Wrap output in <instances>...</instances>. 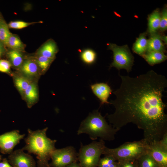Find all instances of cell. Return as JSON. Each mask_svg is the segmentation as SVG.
<instances>
[{
    "label": "cell",
    "instance_id": "obj_22",
    "mask_svg": "<svg viewBox=\"0 0 167 167\" xmlns=\"http://www.w3.org/2000/svg\"><path fill=\"white\" fill-rule=\"evenodd\" d=\"M14 81L16 88L23 96L29 84L33 81L20 74L14 77Z\"/></svg>",
    "mask_w": 167,
    "mask_h": 167
},
{
    "label": "cell",
    "instance_id": "obj_5",
    "mask_svg": "<svg viewBox=\"0 0 167 167\" xmlns=\"http://www.w3.org/2000/svg\"><path fill=\"white\" fill-rule=\"evenodd\" d=\"M104 141H93L90 143L83 145L81 143L78 153V160L81 167H96L100 156L105 147Z\"/></svg>",
    "mask_w": 167,
    "mask_h": 167
},
{
    "label": "cell",
    "instance_id": "obj_23",
    "mask_svg": "<svg viewBox=\"0 0 167 167\" xmlns=\"http://www.w3.org/2000/svg\"><path fill=\"white\" fill-rule=\"evenodd\" d=\"M137 160L138 167H160L152 156L148 152L142 155Z\"/></svg>",
    "mask_w": 167,
    "mask_h": 167
},
{
    "label": "cell",
    "instance_id": "obj_34",
    "mask_svg": "<svg viewBox=\"0 0 167 167\" xmlns=\"http://www.w3.org/2000/svg\"><path fill=\"white\" fill-rule=\"evenodd\" d=\"M65 167H81L79 164L77 163L76 162L73 163Z\"/></svg>",
    "mask_w": 167,
    "mask_h": 167
},
{
    "label": "cell",
    "instance_id": "obj_33",
    "mask_svg": "<svg viewBox=\"0 0 167 167\" xmlns=\"http://www.w3.org/2000/svg\"><path fill=\"white\" fill-rule=\"evenodd\" d=\"M0 167H13L9 162L6 158L2 159V161L0 162Z\"/></svg>",
    "mask_w": 167,
    "mask_h": 167
},
{
    "label": "cell",
    "instance_id": "obj_24",
    "mask_svg": "<svg viewBox=\"0 0 167 167\" xmlns=\"http://www.w3.org/2000/svg\"><path fill=\"white\" fill-rule=\"evenodd\" d=\"M11 34L10 31L8 24L2 15L0 17V41L5 45Z\"/></svg>",
    "mask_w": 167,
    "mask_h": 167
},
{
    "label": "cell",
    "instance_id": "obj_11",
    "mask_svg": "<svg viewBox=\"0 0 167 167\" xmlns=\"http://www.w3.org/2000/svg\"><path fill=\"white\" fill-rule=\"evenodd\" d=\"M147 152L152 156L160 167H167V150L161 146L159 141L148 144Z\"/></svg>",
    "mask_w": 167,
    "mask_h": 167
},
{
    "label": "cell",
    "instance_id": "obj_32",
    "mask_svg": "<svg viewBox=\"0 0 167 167\" xmlns=\"http://www.w3.org/2000/svg\"><path fill=\"white\" fill-rule=\"evenodd\" d=\"M5 44L0 41V59L4 56H5L7 50Z\"/></svg>",
    "mask_w": 167,
    "mask_h": 167
},
{
    "label": "cell",
    "instance_id": "obj_31",
    "mask_svg": "<svg viewBox=\"0 0 167 167\" xmlns=\"http://www.w3.org/2000/svg\"><path fill=\"white\" fill-rule=\"evenodd\" d=\"M159 143L162 148L167 150V133L164 135Z\"/></svg>",
    "mask_w": 167,
    "mask_h": 167
},
{
    "label": "cell",
    "instance_id": "obj_15",
    "mask_svg": "<svg viewBox=\"0 0 167 167\" xmlns=\"http://www.w3.org/2000/svg\"><path fill=\"white\" fill-rule=\"evenodd\" d=\"M24 53L20 51L8 49L5 56L12 66L18 69L21 66L26 57Z\"/></svg>",
    "mask_w": 167,
    "mask_h": 167
},
{
    "label": "cell",
    "instance_id": "obj_29",
    "mask_svg": "<svg viewBox=\"0 0 167 167\" xmlns=\"http://www.w3.org/2000/svg\"><path fill=\"white\" fill-rule=\"evenodd\" d=\"M159 28L161 31L167 28V10L166 8L163 10L161 15Z\"/></svg>",
    "mask_w": 167,
    "mask_h": 167
},
{
    "label": "cell",
    "instance_id": "obj_2",
    "mask_svg": "<svg viewBox=\"0 0 167 167\" xmlns=\"http://www.w3.org/2000/svg\"><path fill=\"white\" fill-rule=\"evenodd\" d=\"M48 127L33 131L28 130V135L25 139L26 144L22 149L36 156L37 167H50L49 161L53 152L56 149V140L48 138L46 135Z\"/></svg>",
    "mask_w": 167,
    "mask_h": 167
},
{
    "label": "cell",
    "instance_id": "obj_36",
    "mask_svg": "<svg viewBox=\"0 0 167 167\" xmlns=\"http://www.w3.org/2000/svg\"><path fill=\"white\" fill-rule=\"evenodd\" d=\"M161 39L162 41H163L165 43V44H167V36H161Z\"/></svg>",
    "mask_w": 167,
    "mask_h": 167
},
{
    "label": "cell",
    "instance_id": "obj_1",
    "mask_svg": "<svg viewBox=\"0 0 167 167\" xmlns=\"http://www.w3.org/2000/svg\"><path fill=\"white\" fill-rule=\"evenodd\" d=\"M119 76L120 85L113 92L116 98L109 102L115 111L106 114L108 120L119 131L128 123L135 125L148 144L160 141L167 133V105L162 100L165 77L153 70L135 77Z\"/></svg>",
    "mask_w": 167,
    "mask_h": 167
},
{
    "label": "cell",
    "instance_id": "obj_27",
    "mask_svg": "<svg viewBox=\"0 0 167 167\" xmlns=\"http://www.w3.org/2000/svg\"><path fill=\"white\" fill-rule=\"evenodd\" d=\"M116 161L113 156L105 155V156L100 158L98 162L97 167H109L113 163Z\"/></svg>",
    "mask_w": 167,
    "mask_h": 167
},
{
    "label": "cell",
    "instance_id": "obj_20",
    "mask_svg": "<svg viewBox=\"0 0 167 167\" xmlns=\"http://www.w3.org/2000/svg\"><path fill=\"white\" fill-rule=\"evenodd\" d=\"M30 57L37 64L41 74H43L46 72L54 60L35 54Z\"/></svg>",
    "mask_w": 167,
    "mask_h": 167
},
{
    "label": "cell",
    "instance_id": "obj_7",
    "mask_svg": "<svg viewBox=\"0 0 167 167\" xmlns=\"http://www.w3.org/2000/svg\"><path fill=\"white\" fill-rule=\"evenodd\" d=\"M50 167H65L78 160V153L72 146L56 149L52 153Z\"/></svg>",
    "mask_w": 167,
    "mask_h": 167
},
{
    "label": "cell",
    "instance_id": "obj_4",
    "mask_svg": "<svg viewBox=\"0 0 167 167\" xmlns=\"http://www.w3.org/2000/svg\"><path fill=\"white\" fill-rule=\"evenodd\" d=\"M148 144L143 139L138 141L127 142L119 147L110 148L105 146L102 154L113 156L116 161L137 160L147 152Z\"/></svg>",
    "mask_w": 167,
    "mask_h": 167
},
{
    "label": "cell",
    "instance_id": "obj_37",
    "mask_svg": "<svg viewBox=\"0 0 167 167\" xmlns=\"http://www.w3.org/2000/svg\"><path fill=\"white\" fill-rule=\"evenodd\" d=\"M2 160V156L1 155H0V162H1Z\"/></svg>",
    "mask_w": 167,
    "mask_h": 167
},
{
    "label": "cell",
    "instance_id": "obj_21",
    "mask_svg": "<svg viewBox=\"0 0 167 167\" xmlns=\"http://www.w3.org/2000/svg\"><path fill=\"white\" fill-rule=\"evenodd\" d=\"M161 15L158 9L155 10L148 18V32L151 34L155 33L159 28Z\"/></svg>",
    "mask_w": 167,
    "mask_h": 167
},
{
    "label": "cell",
    "instance_id": "obj_13",
    "mask_svg": "<svg viewBox=\"0 0 167 167\" xmlns=\"http://www.w3.org/2000/svg\"><path fill=\"white\" fill-rule=\"evenodd\" d=\"M58 50L56 42L53 39H50L41 46L35 54L55 59Z\"/></svg>",
    "mask_w": 167,
    "mask_h": 167
},
{
    "label": "cell",
    "instance_id": "obj_18",
    "mask_svg": "<svg viewBox=\"0 0 167 167\" xmlns=\"http://www.w3.org/2000/svg\"><path fill=\"white\" fill-rule=\"evenodd\" d=\"M146 34H141L133 45V50L135 53L142 56L147 51L148 40Z\"/></svg>",
    "mask_w": 167,
    "mask_h": 167
},
{
    "label": "cell",
    "instance_id": "obj_6",
    "mask_svg": "<svg viewBox=\"0 0 167 167\" xmlns=\"http://www.w3.org/2000/svg\"><path fill=\"white\" fill-rule=\"evenodd\" d=\"M108 49L113 53V61L110 67H114L118 70L125 69L128 72L131 71L134 57L127 45L118 46L114 44H108Z\"/></svg>",
    "mask_w": 167,
    "mask_h": 167
},
{
    "label": "cell",
    "instance_id": "obj_9",
    "mask_svg": "<svg viewBox=\"0 0 167 167\" xmlns=\"http://www.w3.org/2000/svg\"><path fill=\"white\" fill-rule=\"evenodd\" d=\"M8 161L13 167H37L33 157L19 149L9 154Z\"/></svg>",
    "mask_w": 167,
    "mask_h": 167
},
{
    "label": "cell",
    "instance_id": "obj_38",
    "mask_svg": "<svg viewBox=\"0 0 167 167\" xmlns=\"http://www.w3.org/2000/svg\"><path fill=\"white\" fill-rule=\"evenodd\" d=\"M2 15V14L0 12V17Z\"/></svg>",
    "mask_w": 167,
    "mask_h": 167
},
{
    "label": "cell",
    "instance_id": "obj_3",
    "mask_svg": "<svg viewBox=\"0 0 167 167\" xmlns=\"http://www.w3.org/2000/svg\"><path fill=\"white\" fill-rule=\"evenodd\" d=\"M118 131L109 125L98 110H96L81 122L77 134H87L93 140L99 138L104 141H111L114 139Z\"/></svg>",
    "mask_w": 167,
    "mask_h": 167
},
{
    "label": "cell",
    "instance_id": "obj_25",
    "mask_svg": "<svg viewBox=\"0 0 167 167\" xmlns=\"http://www.w3.org/2000/svg\"><path fill=\"white\" fill-rule=\"evenodd\" d=\"M80 57L82 60L87 64H93L96 58V54L94 51L90 49L84 50L81 53Z\"/></svg>",
    "mask_w": 167,
    "mask_h": 167
},
{
    "label": "cell",
    "instance_id": "obj_19",
    "mask_svg": "<svg viewBox=\"0 0 167 167\" xmlns=\"http://www.w3.org/2000/svg\"><path fill=\"white\" fill-rule=\"evenodd\" d=\"M6 47L9 49L25 52L26 45L21 41L17 35L12 33L6 43Z\"/></svg>",
    "mask_w": 167,
    "mask_h": 167
},
{
    "label": "cell",
    "instance_id": "obj_10",
    "mask_svg": "<svg viewBox=\"0 0 167 167\" xmlns=\"http://www.w3.org/2000/svg\"><path fill=\"white\" fill-rule=\"evenodd\" d=\"M18 70L20 75L32 81L41 75L37 64L30 56H26L22 64Z\"/></svg>",
    "mask_w": 167,
    "mask_h": 167
},
{
    "label": "cell",
    "instance_id": "obj_28",
    "mask_svg": "<svg viewBox=\"0 0 167 167\" xmlns=\"http://www.w3.org/2000/svg\"><path fill=\"white\" fill-rule=\"evenodd\" d=\"M11 65L8 60L4 59H0V71L11 75Z\"/></svg>",
    "mask_w": 167,
    "mask_h": 167
},
{
    "label": "cell",
    "instance_id": "obj_8",
    "mask_svg": "<svg viewBox=\"0 0 167 167\" xmlns=\"http://www.w3.org/2000/svg\"><path fill=\"white\" fill-rule=\"evenodd\" d=\"M25 134H21L18 130H14L0 135V151L3 154H10L14 148L23 139Z\"/></svg>",
    "mask_w": 167,
    "mask_h": 167
},
{
    "label": "cell",
    "instance_id": "obj_30",
    "mask_svg": "<svg viewBox=\"0 0 167 167\" xmlns=\"http://www.w3.org/2000/svg\"><path fill=\"white\" fill-rule=\"evenodd\" d=\"M118 167H138L137 160H127L118 161Z\"/></svg>",
    "mask_w": 167,
    "mask_h": 167
},
{
    "label": "cell",
    "instance_id": "obj_16",
    "mask_svg": "<svg viewBox=\"0 0 167 167\" xmlns=\"http://www.w3.org/2000/svg\"><path fill=\"white\" fill-rule=\"evenodd\" d=\"M165 51V47L161 39V36L156 33L152 34L148 40L147 51L164 52Z\"/></svg>",
    "mask_w": 167,
    "mask_h": 167
},
{
    "label": "cell",
    "instance_id": "obj_35",
    "mask_svg": "<svg viewBox=\"0 0 167 167\" xmlns=\"http://www.w3.org/2000/svg\"><path fill=\"white\" fill-rule=\"evenodd\" d=\"M109 167H118V162H114L110 165Z\"/></svg>",
    "mask_w": 167,
    "mask_h": 167
},
{
    "label": "cell",
    "instance_id": "obj_14",
    "mask_svg": "<svg viewBox=\"0 0 167 167\" xmlns=\"http://www.w3.org/2000/svg\"><path fill=\"white\" fill-rule=\"evenodd\" d=\"M28 106L31 108L35 104L38 99V91L36 83L32 81L26 89L24 95Z\"/></svg>",
    "mask_w": 167,
    "mask_h": 167
},
{
    "label": "cell",
    "instance_id": "obj_26",
    "mask_svg": "<svg viewBox=\"0 0 167 167\" xmlns=\"http://www.w3.org/2000/svg\"><path fill=\"white\" fill-rule=\"evenodd\" d=\"M40 22H28L23 21H11L8 24L9 28L21 29L33 24L38 23Z\"/></svg>",
    "mask_w": 167,
    "mask_h": 167
},
{
    "label": "cell",
    "instance_id": "obj_12",
    "mask_svg": "<svg viewBox=\"0 0 167 167\" xmlns=\"http://www.w3.org/2000/svg\"><path fill=\"white\" fill-rule=\"evenodd\" d=\"M93 94L100 100L101 104H110L108 99L112 92L110 87L106 83H97L91 85Z\"/></svg>",
    "mask_w": 167,
    "mask_h": 167
},
{
    "label": "cell",
    "instance_id": "obj_17",
    "mask_svg": "<svg viewBox=\"0 0 167 167\" xmlns=\"http://www.w3.org/2000/svg\"><path fill=\"white\" fill-rule=\"evenodd\" d=\"M150 65L161 63L167 59L164 52L158 51L147 52L143 56Z\"/></svg>",
    "mask_w": 167,
    "mask_h": 167
}]
</instances>
